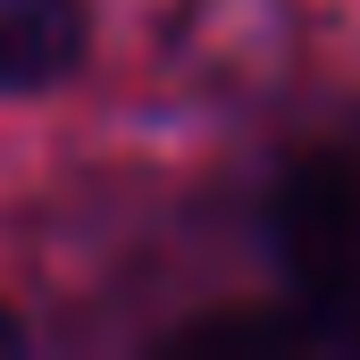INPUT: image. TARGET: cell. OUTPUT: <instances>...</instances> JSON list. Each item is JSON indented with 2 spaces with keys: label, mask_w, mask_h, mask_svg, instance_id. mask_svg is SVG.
Returning <instances> with one entry per match:
<instances>
[{
  "label": "cell",
  "mask_w": 360,
  "mask_h": 360,
  "mask_svg": "<svg viewBox=\"0 0 360 360\" xmlns=\"http://www.w3.org/2000/svg\"><path fill=\"white\" fill-rule=\"evenodd\" d=\"M84 59V0H0V92H51Z\"/></svg>",
  "instance_id": "cell-2"
},
{
  "label": "cell",
  "mask_w": 360,
  "mask_h": 360,
  "mask_svg": "<svg viewBox=\"0 0 360 360\" xmlns=\"http://www.w3.org/2000/svg\"><path fill=\"white\" fill-rule=\"evenodd\" d=\"M8 352H25V327H17V310L0 302V360H8Z\"/></svg>",
  "instance_id": "cell-3"
},
{
  "label": "cell",
  "mask_w": 360,
  "mask_h": 360,
  "mask_svg": "<svg viewBox=\"0 0 360 360\" xmlns=\"http://www.w3.org/2000/svg\"><path fill=\"white\" fill-rule=\"evenodd\" d=\"M269 243L319 352H360V117L276 168Z\"/></svg>",
  "instance_id": "cell-1"
}]
</instances>
